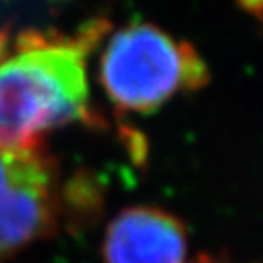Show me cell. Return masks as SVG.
I'll return each instance as SVG.
<instances>
[{
    "label": "cell",
    "mask_w": 263,
    "mask_h": 263,
    "mask_svg": "<svg viewBox=\"0 0 263 263\" xmlns=\"http://www.w3.org/2000/svg\"><path fill=\"white\" fill-rule=\"evenodd\" d=\"M99 79L121 111L148 114L185 88L183 42L154 24H134L111 35L101 57Z\"/></svg>",
    "instance_id": "3957f363"
},
{
    "label": "cell",
    "mask_w": 263,
    "mask_h": 263,
    "mask_svg": "<svg viewBox=\"0 0 263 263\" xmlns=\"http://www.w3.org/2000/svg\"><path fill=\"white\" fill-rule=\"evenodd\" d=\"M111 24L91 18L73 35L26 28L0 62V144L42 148L57 128L99 123L90 104L86 59Z\"/></svg>",
    "instance_id": "6da1fadb"
},
{
    "label": "cell",
    "mask_w": 263,
    "mask_h": 263,
    "mask_svg": "<svg viewBox=\"0 0 263 263\" xmlns=\"http://www.w3.org/2000/svg\"><path fill=\"white\" fill-rule=\"evenodd\" d=\"M192 263H227V261H221V259H218V258H212V256H209V254H199Z\"/></svg>",
    "instance_id": "8992f818"
},
{
    "label": "cell",
    "mask_w": 263,
    "mask_h": 263,
    "mask_svg": "<svg viewBox=\"0 0 263 263\" xmlns=\"http://www.w3.org/2000/svg\"><path fill=\"white\" fill-rule=\"evenodd\" d=\"M104 263H185V225L157 206L121 210L106 227Z\"/></svg>",
    "instance_id": "277c9868"
},
{
    "label": "cell",
    "mask_w": 263,
    "mask_h": 263,
    "mask_svg": "<svg viewBox=\"0 0 263 263\" xmlns=\"http://www.w3.org/2000/svg\"><path fill=\"white\" fill-rule=\"evenodd\" d=\"M73 214V181L62 183L48 148L0 144V263L51 238Z\"/></svg>",
    "instance_id": "7a4b0ae2"
},
{
    "label": "cell",
    "mask_w": 263,
    "mask_h": 263,
    "mask_svg": "<svg viewBox=\"0 0 263 263\" xmlns=\"http://www.w3.org/2000/svg\"><path fill=\"white\" fill-rule=\"evenodd\" d=\"M236 4L245 13L263 21V0H236Z\"/></svg>",
    "instance_id": "5b68a950"
}]
</instances>
